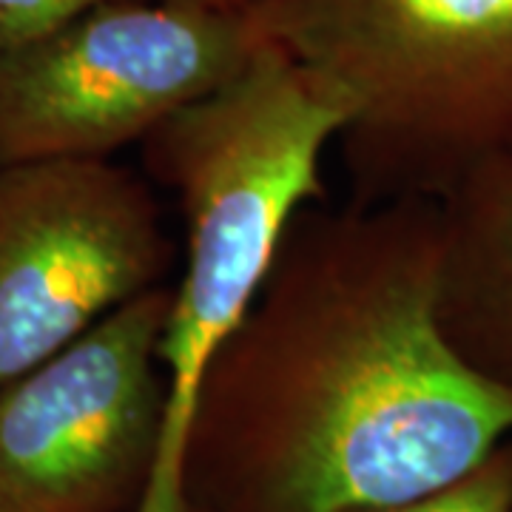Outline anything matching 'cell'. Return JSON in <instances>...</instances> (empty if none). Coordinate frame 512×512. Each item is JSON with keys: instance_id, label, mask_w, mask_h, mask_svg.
<instances>
[{"instance_id": "30bf717a", "label": "cell", "mask_w": 512, "mask_h": 512, "mask_svg": "<svg viewBox=\"0 0 512 512\" xmlns=\"http://www.w3.org/2000/svg\"><path fill=\"white\" fill-rule=\"evenodd\" d=\"M185 3H205V6H239L242 0H185Z\"/></svg>"}, {"instance_id": "5b68a950", "label": "cell", "mask_w": 512, "mask_h": 512, "mask_svg": "<svg viewBox=\"0 0 512 512\" xmlns=\"http://www.w3.org/2000/svg\"><path fill=\"white\" fill-rule=\"evenodd\" d=\"M171 296L131 299L0 387V512H137L165 444Z\"/></svg>"}, {"instance_id": "8992f818", "label": "cell", "mask_w": 512, "mask_h": 512, "mask_svg": "<svg viewBox=\"0 0 512 512\" xmlns=\"http://www.w3.org/2000/svg\"><path fill=\"white\" fill-rule=\"evenodd\" d=\"M174 256L151 180L126 165H0V387L168 285Z\"/></svg>"}, {"instance_id": "3957f363", "label": "cell", "mask_w": 512, "mask_h": 512, "mask_svg": "<svg viewBox=\"0 0 512 512\" xmlns=\"http://www.w3.org/2000/svg\"><path fill=\"white\" fill-rule=\"evenodd\" d=\"M350 109V200H441L512 160V0H242Z\"/></svg>"}, {"instance_id": "6da1fadb", "label": "cell", "mask_w": 512, "mask_h": 512, "mask_svg": "<svg viewBox=\"0 0 512 512\" xmlns=\"http://www.w3.org/2000/svg\"><path fill=\"white\" fill-rule=\"evenodd\" d=\"M439 200L308 205L205 367L183 512H356L473 473L512 439V390L441 325Z\"/></svg>"}, {"instance_id": "ba28073f", "label": "cell", "mask_w": 512, "mask_h": 512, "mask_svg": "<svg viewBox=\"0 0 512 512\" xmlns=\"http://www.w3.org/2000/svg\"><path fill=\"white\" fill-rule=\"evenodd\" d=\"M356 512H512V439L473 473L402 504H384Z\"/></svg>"}, {"instance_id": "9c48e42d", "label": "cell", "mask_w": 512, "mask_h": 512, "mask_svg": "<svg viewBox=\"0 0 512 512\" xmlns=\"http://www.w3.org/2000/svg\"><path fill=\"white\" fill-rule=\"evenodd\" d=\"M114 0H0V55Z\"/></svg>"}, {"instance_id": "277c9868", "label": "cell", "mask_w": 512, "mask_h": 512, "mask_svg": "<svg viewBox=\"0 0 512 512\" xmlns=\"http://www.w3.org/2000/svg\"><path fill=\"white\" fill-rule=\"evenodd\" d=\"M239 6L114 0L0 55V165L111 160L242 72Z\"/></svg>"}, {"instance_id": "52a82bcc", "label": "cell", "mask_w": 512, "mask_h": 512, "mask_svg": "<svg viewBox=\"0 0 512 512\" xmlns=\"http://www.w3.org/2000/svg\"><path fill=\"white\" fill-rule=\"evenodd\" d=\"M439 205L441 325L470 365L512 390V160L478 168Z\"/></svg>"}, {"instance_id": "7a4b0ae2", "label": "cell", "mask_w": 512, "mask_h": 512, "mask_svg": "<svg viewBox=\"0 0 512 512\" xmlns=\"http://www.w3.org/2000/svg\"><path fill=\"white\" fill-rule=\"evenodd\" d=\"M348 120L325 80L265 43L140 143L148 180L177 200L185 242L163 336V456L137 512H183L180 450L202 373L251 311L299 211L325 200L322 163Z\"/></svg>"}]
</instances>
